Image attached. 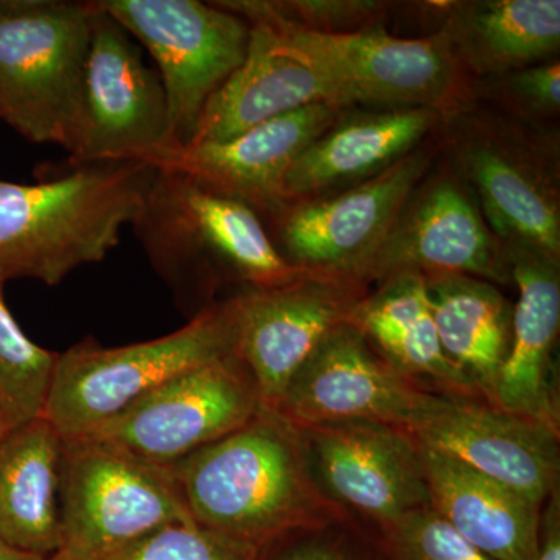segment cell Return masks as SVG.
Returning <instances> with one entry per match:
<instances>
[{
	"label": "cell",
	"mask_w": 560,
	"mask_h": 560,
	"mask_svg": "<svg viewBox=\"0 0 560 560\" xmlns=\"http://www.w3.org/2000/svg\"><path fill=\"white\" fill-rule=\"evenodd\" d=\"M168 470L191 521L257 548L348 515L319 488L300 431L264 408Z\"/></svg>",
	"instance_id": "1"
},
{
	"label": "cell",
	"mask_w": 560,
	"mask_h": 560,
	"mask_svg": "<svg viewBox=\"0 0 560 560\" xmlns=\"http://www.w3.org/2000/svg\"><path fill=\"white\" fill-rule=\"evenodd\" d=\"M58 179H0V280L57 285L83 265L102 261L143 205L156 167L124 161L73 165Z\"/></svg>",
	"instance_id": "2"
},
{
	"label": "cell",
	"mask_w": 560,
	"mask_h": 560,
	"mask_svg": "<svg viewBox=\"0 0 560 560\" xmlns=\"http://www.w3.org/2000/svg\"><path fill=\"white\" fill-rule=\"evenodd\" d=\"M131 226L183 304L208 300L224 280L260 290L307 272L283 259L256 210L171 168H156Z\"/></svg>",
	"instance_id": "3"
},
{
	"label": "cell",
	"mask_w": 560,
	"mask_h": 560,
	"mask_svg": "<svg viewBox=\"0 0 560 560\" xmlns=\"http://www.w3.org/2000/svg\"><path fill=\"white\" fill-rule=\"evenodd\" d=\"M219 5L245 21L276 25L326 77L342 109L355 105L430 108L447 119L474 103V80L440 32L416 39L382 31L318 33L280 20L267 0H232Z\"/></svg>",
	"instance_id": "4"
},
{
	"label": "cell",
	"mask_w": 560,
	"mask_h": 560,
	"mask_svg": "<svg viewBox=\"0 0 560 560\" xmlns=\"http://www.w3.org/2000/svg\"><path fill=\"white\" fill-rule=\"evenodd\" d=\"M235 353L230 300L173 334L120 348L86 340L58 353L43 418L62 440L88 436L184 372Z\"/></svg>",
	"instance_id": "5"
},
{
	"label": "cell",
	"mask_w": 560,
	"mask_h": 560,
	"mask_svg": "<svg viewBox=\"0 0 560 560\" xmlns=\"http://www.w3.org/2000/svg\"><path fill=\"white\" fill-rule=\"evenodd\" d=\"M453 171L475 194L504 246L560 259L558 143L529 125L477 110L474 103L444 119Z\"/></svg>",
	"instance_id": "6"
},
{
	"label": "cell",
	"mask_w": 560,
	"mask_h": 560,
	"mask_svg": "<svg viewBox=\"0 0 560 560\" xmlns=\"http://www.w3.org/2000/svg\"><path fill=\"white\" fill-rule=\"evenodd\" d=\"M91 2L0 0V119L66 149L91 39Z\"/></svg>",
	"instance_id": "7"
},
{
	"label": "cell",
	"mask_w": 560,
	"mask_h": 560,
	"mask_svg": "<svg viewBox=\"0 0 560 560\" xmlns=\"http://www.w3.org/2000/svg\"><path fill=\"white\" fill-rule=\"evenodd\" d=\"M187 521L171 470L97 438L65 440L61 555L105 560L162 526Z\"/></svg>",
	"instance_id": "8"
},
{
	"label": "cell",
	"mask_w": 560,
	"mask_h": 560,
	"mask_svg": "<svg viewBox=\"0 0 560 560\" xmlns=\"http://www.w3.org/2000/svg\"><path fill=\"white\" fill-rule=\"evenodd\" d=\"M75 117L68 145L73 165L153 162L172 149L160 75L131 35L94 2Z\"/></svg>",
	"instance_id": "9"
},
{
	"label": "cell",
	"mask_w": 560,
	"mask_h": 560,
	"mask_svg": "<svg viewBox=\"0 0 560 560\" xmlns=\"http://www.w3.org/2000/svg\"><path fill=\"white\" fill-rule=\"evenodd\" d=\"M160 68L172 149L194 139L202 109L246 57L248 22L198 0H95ZM171 149V150H172Z\"/></svg>",
	"instance_id": "10"
},
{
	"label": "cell",
	"mask_w": 560,
	"mask_h": 560,
	"mask_svg": "<svg viewBox=\"0 0 560 560\" xmlns=\"http://www.w3.org/2000/svg\"><path fill=\"white\" fill-rule=\"evenodd\" d=\"M438 147L422 145L389 168L270 217L276 248L294 267L357 280L393 228L411 191L429 175Z\"/></svg>",
	"instance_id": "11"
},
{
	"label": "cell",
	"mask_w": 560,
	"mask_h": 560,
	"mask_svg": "<svg viewBox=\"0 0 560 560\" xmlns=\"http://www.w3.org/2000/svg\"><path fill=\"white\" fill-rule=\"evenodd\" d=\"M260 410L253 378L232 353L164 383L88 436L168 469L242 429Z\"/></svg>",
	"instance_id": "12"
},
{
	"label": "cell",
	"mask_w": 560,
	"mask_h": 560,
	"mask_svg": "<svg viewBox=\"0 0 560 560\" xmlns=\"http://www.w3.org/2000/svg\"><path fill=\"white\" fill-rule=\"evenodd\" d=\"M364 283L305 272L231 298L235 355L248 370L264 410L276 411L291 378L327 335L349 323Z\"/></svg>",
	"instance_id": "13"
},
{
	"label": "cell",
	"mask_w": 560,
	"mask_h": 560,
	"mask_svg": "<svg viewBox=\"0 0 560 560\" xmlns=\"http://www.w3.org/2000/svg\"><path fill=\"white\" fill-rule=\"evenodd\" d=\"M401 429L539 506L558 489L559 434L480 397L423 389Z\"/></svg>",
	"instance_id": "14"
},
{
	"label": "cell",
	"mask_w": 560,
	"mask_h": 560,
	"mask_svg": "<svg viewBox=\"0 0 560 560\" xmlns=\"http://www.w3.org/2000/svg\"><path fill=\"white\" fill-rule=\"evenodd\" d=\"M400 272L464 275L492 283L512 280L506 246L455 171L420 180L360 280L368 285Z\"/></svg>",
	"instance_id": "15"
},
{
	"label": "cell",
	"mask_w": 560,
	"mask_h": 560,
	"mask_svg": "<svg viewBox=\"0 0 560 560\" xmlns=\"http://www.w3.org/2000/svg\"><path fill=\"white\" fill-rule=\"evenodd\" d=\"M315 480L342 510L388 528L430 506L418 442L383 422H342L296 429Z\"/></svg>",
	"instance_id": "16"
},
{
	"label": "cell",
	"mask_w": 560,
	"mask_h": 560,
	"mask_svg": "<svg viewBox=\"0 0 560 560\" xmlns=\"http://www.w3.org/2000/svg\"><path fill=\"white\" fill-rule=\"evenodd\" d=\"M422 388L371 349L355 326L327 335L291 378L276 412L294 429L342 422L404 425Z\"/></svg>",
	"instance_id": "17"
},
{
	"label": "cell",
	"mask_w": 560,
	"mask_h": 560,
	"mask_svg": "<svg viewBox=\"0 0 560 560\" xmlns=\"http://www.w3.org/2000/svg\"><path fill=\"white\" fill-rule=\"evenodd\" d=\"M342 108L316 103L291 110L219 143L164 151L153 167L186 173L210 189L245 202L259 215L282 208V186L293 162L341 116Z\"/></svg>",
	"instance_id": "18"
},
{
	"label": "cell",
	"mask_w": 560,
	"mask_h": 560,
	"mask_svg": "<svg viewBox=\"0 0 560 560\" xmlns=\"http://www.w3.org/2000/svg\"><path fill=\"white\" fill-rule=\"evenodd\" d=\"M246 22L249 43L245 60L206 103L189 145L224 142L316 103L340 108L326 77L276 25Z\"/></svg>",
	"instance_id": "19"
},
{
	"label": "cell",
	"mask_w": 560,
	"mask_h": 560,
	"mask_svg": "<svg viewBox=\"0 0 560 560\" xmlns=\"http://www.w3.org/2000/svg\"><path fill=\"white\" fill-rule=\"evenodd\" d=\"M518 301L512 337L495 389V407L559 434L552 349L559 335V260L523 246H506Z\"/></svg>",
	"instance_id": "20"
},
{
	"label": "cell",
	"mask_w": 560,
	"mask_h": 560,
	"mask_svg": "<svg viewBox=\"0 0 560 560\" xmlns=\"http://www.w3.org/2000/svg\"><path fill=\"white\" fill-rule=\"evenodd\" d=\"M442 120L430 108L341 113L291 165L282 205L313 200L378 175L422 145Z\"/></svg>",
	"instance_id": "21"
},
{
	"label": "cell",
	"mask_w": 560,
	"mask_h": 560,
	"mask_svg": "<svg viewBox=\"0 0 560 560\" xmlns=\"http://www.w3.org/2000/svg\"><path fill=\"white\" fill-rule=\"evenodd\" d=\"M419 448L431 510L493 560H536L539 504L458 459Z\"/></svg>",
	"instance_id": "22"
},
{
	"label": "cell",
	"mask_w": 560,
	"mask_h": 560,
	"mask_svg": "<svg viewBox=\"0 0 560 560\" xmlns=\"http://www.w3.org/2000/svg\"><path fill=\"white\" fill-rule=\"evenodd\" d=\"M62 444L43 416L0 441V541L14 550L60 551Z\"/></svg>",
	"instance_id": "23"
},
{
	"label": "cell",
	"mask_w": 560,
	"mask_h": 560,
	"mask_svg": "<svg viewBox=\"0 0 560 560\" xmlns=\"http://www.w3.org/2000/svg\"><path fill=\"white\" fill-rule=\"evenodd\" d=\"M471 80L550 60L560 47L559 0L455 2L440 31Z\"/></svg>",
	"instance_id": "24"
},
{
	"label": "cell",
	"mask_w": 560,
	"mask_h": 560,
	"mask_svg": "<svg viewBox=\"0 0 560 560\" xmlns=\"http://www.w3.org/2000/svg\"><path fill=\"white\" fill-rule=\"evenodd\" d=\"M442 349L482 400L495 389L512 337L511 302L492 282L464 275L423 276Z\"/></svg>",
	"instance_id": "25"
},
{
	"label": "cell",
	"mask_w": 560,
	"mask_h": 560,
	"mask_svg": "<svg viewBox=\"0 0 560 560\" xmlns=\"http://www.w3.org/2000/svg\"><path fill=\"white\" fill-rule=\"evenodd\" d=\"M0 280V412L9 430L40 418L58 353L33 342L3 300Z\"/></svg>",
	"instance_id": "26"
},
{
	"label": "cell",
	"mask_w": 560,
	"mask_h": 560,
	"mask_svg": "<svg viewBox=\"0 0 560 560\" xmlns=\"http://www.w3.org/2000/svg\"><path fill=\"white\" fill-rule=\"evenodd\" d=\"M471 97L495 103L522 124L552 119L560 109L559 60L551 58L504 75L474 80Z\"/></svg>",
	"instance_id": "27"
},
{
	"label": "cell",
	"mask_w": 560,
	"mask_h": 560,
	"mask_svg": "<svg viewBox=\"0 0 560 560\" xmlns=\"http://www.w3.org/2000/svg\"><path fill=\"white\" fill-rule=\"evenodd\" d=\"M260 548L232 539L197 522H176L105 560H257Z\"/></svg>",
	"instance_id": "28"
},
{
	"label": "cell",
	"mask_w": 560,
	"mask_h": 560,
	"mask_svg": "<svg viewBox=\"0 0 560 560\" xmlns=\"http://www.w3.org/2000/svg\"><path fill=\"white\" fill-rule=\"evenodd\" d=\"M383 530L400 560H493L430 506L410 512Z\"/></svg>",
	"instance_id": "29"
},
{
	"label": "cell",
	"mask_w": 560,
	"mask_h": 560,
	"mask_svg": "<svg viewBox=\"0 0 560 560\" xmlns=\"http://www.w3.org/2000/svg\"><path fill=\"white\" fill-rule=\"evenodd\" d=\"M268 2V0H267ZM280 20L318 33H355L368 22L381 20L388 2L374 0H282L268 2Z\"/></svg>",
	"instance_id": "30"
},
{
	"label": "cell",
	"mask_w": 560,
	"mask_h": 560,
	"mask_svg": "<svg viewBox=\"0 0 560 560\" xmlns=\"http://www.w3.org/2000/svg\"><path fill=\"white\" fill-rule=\"evenodd\" d=\"M541 512L539 552L536 560H560L559 489L551 493Z\"/></svg>",
	"instance_id": "31"
},
{
	"label": "cell",
	"mask_w": 560,
	"mask_h": 560,
	"mask_svg": "<svg viewBox=\"0 0 560 560\" xmlns=\"http://www.w3.org/2000/svg\"><path fill=\"white\" fill-rule=\"evenodd\" d=\"M279 560H350L340 545L330 540L313 539L296 545Z\"/></svg>",
	"instance_id": "32"
},
{
	"label": "cell",
	"mask_w": 560,
	"mask_h": 560,
	"mask_svg": "<svg viewBox=\"0 0 560 560\" xmlns=\"http://www.w3.org/2000/svg\"><path fill=\"white\" fill-rule=\"evenodd\" d=\"M47 558H40V556L31 555V552H24L14 550L9 545L0 541V560H46Z\"/></svg>",
	"instance_id": "33"
},
{
	"label": "cell",
	"mask_w": 560,
	"mask_h": 560,
	"mask_svg": "<svg viewBox=\"0 0 560 560\" xmlns=\"http://www.w3.org/2000/svg\"><path fill=\"white\" fill-rule=\"evenodd\" d=\"M9 427H7L5 419H3L2 412H0V441L5 438V434L9 433Z\"/></svg>",
	"instance_id": "34"
},
{
	"label": "cell",
	"mask_w": 560,
	"mask_h": 560,
	"mask_svg": "<svg viewBox=\"0 0 560 560\" xmlns=\"http://www.w3.org/2000/svg\"><path fill=\"white\" fill-rule=\"evenodd\" d=\"M46 560H72V559H69L68 556L61 555V552H57V555L50 556V558H47Z\"/></svg>",
	"instance_id": "35"
}]
</instances>
